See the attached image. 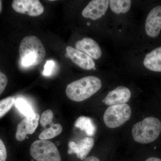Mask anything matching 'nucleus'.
<instances>
[{
	"instance_id": "obj_20",
	"label": "nucleus",
	"mask_w": 161,
	"mask_h": 161,
	"mask_svg": "<svg viewBox=\"0 0 161 161\" xmlns=\"http://www.w3.org/2000/svg\"><path fill=\"white\" fill-rule=\"evenodd\" d=\"M53 119V113L51 110H47L41 115L40 124L43 128H47V125H51Z\"/></svg>"
},
{
	"instance_id": "obj_22",
	"label": "nucleus",
	"mask_w": 161,
	"mask_h": 161,
	"mask_svg": "<svg viewBox=\"0 0 161 161\" xmlns=\"http://www.w3.org/2000/svg\"><path fill=\"white\" fill-rule=\"evenodd\" d=\"M8 84V78L5 74L0 71V95L4 92Z\"/></svg>"
},
{
	"instance_id": "obj_18",
	"label": "nucleus",
	"mask_w": 161,
	"mask_h": 161,
	"mask_svg": "<svg viewBox=\"0 0 161 161\" xmlns=\"http://www.w3.org/2000/svg\"><path fill=\"white\" fill-rule=\"evenodd\" d=\"M62 131V127L59 124H52L49 128H47L39 135L40 140H47L56 137Z\"/></svg>"
},
{
	"instance_id": "obj_13",
	"label": "nucleus",
	"mask_w": 161,
	"mask_h": 161,
	"mask_svg": "<svg viewBox=\"0 0 161 161\" xmlns=\"http://www.w3.org/2000/svg\"><path fill=\"white\" fill-rule=\"evenodd\" d=\"M40 116L38 113L34 119L28 118L24 119L18 125L16 132L15 137L19 142L25 140L28 134H32L35 132L38 126V121Z\"/></svg>"
},
{
	"instance_id": "obj_6",
	"label": "nucleus",
	"mask_w": 161,
	"mask_h": 161,
	"mask_svg": "<svg viewBox=\"0 0 161 161\" xmlns=\"http://www.w3.org/2000/svg\"><path fill=\"white\" fill-rule=\"evenodd\" d=\"M12 6L17 12L31 17L38 16L44 11V7L38 0H14Z\"/></svg>"
},
{
	"instance_id": "obj_1",
	"label": "nucleus",
	"mask_w": 161,
	"mask_h": 161,
	"mask_svg": "<svg viewBox=\"0 0 161 161\" xmlns=\"http://www.w3.org/2000/svg\"><path fill=\"white\" fill-rule=\"evenodd\" d=\"M19 52L21 64L24 67L39 65L46 56L43 43L39 38L34 36L23 38L20 43Z\"/></svg>"
},
{
	"instance_id": "obj_16",
	"label": "nucleus",
	"mask_w": 161,
	"mask_h": 161,
	"mask_svg": "<svg viewBox=\"0 0 161 161\" xmlns=\"http://www.w3.org/2000/svg\"><path fill=\"white\" fill-rule=\"evenodd\" d=\"M15 105L18 110L26 118L34 119L37 113H35L30 105L25 99L18 98L15 101Z\"/></svg>"
},
{
	"instance_id": "obj_23",
	"label": "nucleus",
	"mask_w": 161,
	"mask_h": 161,
	"mask_svg": "<svg viewBox=\"0 0 161 161\" xmlns=\"http://www.w3.org/2000/svg\"><path fill=\"white\" fill-rule=\"evenodd\" d=\"M7 158V151L3 141L0 139V161H6Z\"/></svg>"
},
{
	"instance_id": "obj_2",
	"label": "nucleus",
	"mask_w": 161,
	"mask_h": 161,
	"mask_svg": "<svg viewBox=\"0 0 161 161\" xmlns=\"http://www.w3.org/2000/svg\"><path fill=\"white\" fill-rule=\"evenodd\" d=\"M101 87V80L99 78L87 76L68 85L65 92L70 99L79 102L89 98Z\"/></svg>"
},
{
	"instance_id": "obj_19",
	"label": "nucleus",
	"mask_w": 161,
	"mask_h": 161,
	"mask_svg": "<svg viewBox=\"0 0 161 161\" xmlns=\"http://www.w3.org/2000/svg\"><path fill=\"white\" fill-rule=\"evenodd\" d=\"M14 97H7L0 101V118L9 112L15 103Z\"/></svg>"
},
{
	"instance_id": "obj_4",
	"label": "nucleus",
	"mask_w": 161,
	"mask_h": 161,
	"mask_svg": "<svg viewBox=\"0 0 161 161\" xmlns=\"http://www.w3.org/2000/svg\"><path fill=\"white\" fill-rule=\"evenodd\" d=\"M30 154L36 161H61L58 148L49 141H35L31 146Z\"/></svg>"
},
{
	"instance_id": "obj_7",
	"label": "nucleus",
	"mask_w": 161,
	"mask_h": 161,
	"mask_svg": "<svg viewBox=\"0 0 161 161\" xmlns=\"http://www.w3.org/2000/svg\"><path fill=\"white\" fill-rule=\"evenodd\" d=\"M145 29L149 36H158L161 30V6L154 7L149 13L146 20Z\"/></svg>"
},
{
	"instance_id": "obj_24",
	"label": "nucleus",
	"mask_w": 161,
	"mask_h": 161,
	"mask_svg": "<svg viewBox=\"0 0 161 161\" xmlns=\"http://www.w3.org/2000/svg\"><path fill=\"white\" fill-rule=\"evenodd\" d=\"M83 161H100L98 158L95 156H90L85 159Z\"/></svg>"
},
{
	"instance_id": "obj_12",
	"label": "nucleus",
	"mask_w": 161,
	"mask_h": 161,
	"mask_svg": "<svg viewBox=\"0 0 161 161\" xmlns=\"http://www.w3.org/2000/svg\"><path fill=\"white\" fill-rule=\"evenodd\" d=\"M76 49L84 53L91 58L98 59L101 57L102 51L98 43L92 38L85 37L75 43Z\"/></svg>"
},
{
	"instance_id": "obj_15",
	"label": "nucleus",
	"mask_w": 161,
	"mask_h": 161,
	"mask_svg": "<svg viewBox=\"0 0 161 161\" xmlns=\"http://www.w3.org/2000/svg\"><path fill=\"white\" fill-rule=\"evenodd\" d=\"M75 126L84 131L89 136H93L96 132V126L90 117L80 116L75 122Z\"/></svg>"
},
{
	"instance_id": "obj_10",
	"label": "nucleus",
	"mask_w": 161,
	"mask_h": 161,
	"mask_svg": "<svg viewBox=\"0 0 161 161\" xmlns=\"http://www.w3.org/2000/svg\"><path fill=\"white\" fill-rule=\"evenodd\" d=\"M131 96V92L129 89L125 86H119L110 92L103 102L110 106L126 104L130 100Z\"/></svg>"
},
{
	"instance_id": "obj_11",
	"label": "nucleus",
	"mask_w": 161,
	"mask_h": 161,
	"mask_svg": "<svg viewBox=\"0 0 161 161\" xmlns=\"http://www.w3.org/2000/svg\"><path fill=\"white\" fill-rule=\"evenodd\" d=\"M66 51L71 60L81 68L87 70L95 68L94 60L84 53L71 46L67 47Z\"/></svg>"
},
{
	"instance_id": "obj_21",
	"label": "nucleus",
	"mask_w": 161,
	"mask_h": 161,
	"mask_svg": "<svg viewBox=\"0 0 161 161\" xmlns=\"http://www.w3.org/2000/svg\"><path fill=\"white\" fill-rule=\"evenodd\" d=\"M54 66L55 62L53 60H47L44 64L43 75L45 76H50L53 73Z\"/></svg>"
},
{
	"instance_id": "obj_25",
	"label": "nucleus",
	"mask_w": 161,
	"mask_h": 161,
	"mask_svg": "<svg viewBox=\"0 0 161 161\" xmlns=\"http://www.w3.org/2000/svg\"><path fill=\"white\" fill-rule=\"evenodd\" d=\"M145 161H161L160 158H158L156 157H150L147 159Z\"/></svg>"
},
{
	"instance_id": "obj_9",
	"label": "nucleus",
	"mask_w": 161,
	"mask_h": 161,
	"mask_svg": "<svg viewBox=\"0 0 161 161\" xmlns=\"http://www.w3.org/2000/svg\"><path fill=\"white\" fill-rule=\"evenodd\" d=\"M94 145V140L92 137H85L76 143L71 141L69 143V150L68 153L69 154L75 153L78 158L81 160L86 158Z\"/></svg>"
},
{
	"instance_id": "obj_3",
	"label": "nucleus",
	"mask_w": 161,
	"mask_h": 161,
	"mask_svg": "<svg viewBox=\"0 0 161 161\" xmlns=\"http://www.w3.org/2000/svg\"><path fill=\"white\" fill-rule=\"evenodd\" d=\"M161 132V122L154 117H147L136 123L132 128V136L136 142L148 144L158 138Z\"/></svg>"
},
{
	"instance_id": "obj_14",
	"label": "nucleus",
	"mask_w": 161,
	"mask_h": 161,
	"mask_svg": "<svg viewBox=\"0 0 161 161\" xmlns=\"http://www.w3.org/2000/svg\"><path fill=\"white\" fill-rule=\"evenodd\" d=\"M143 64L147 69L153 71L161 72V47L147 54Z\"/></svg>"
},
{
	"instance_id": "obj_5",
	"label": "nucleus",
	"mask_w": 161,
	"mask_h": 161,
	"mask_svg": "<svg viewBox=\"0 0 161 161\" xmlns=\"http://www.w3.org/2000/svg\"><path fill=\"white\" fill-rule=\"evenodd\" d=\"M131 114V107L127 104L111 106L104 113V122L108 128H117L126 122Z\"/></svg>"
},
{
	"instance_id": "obj_17",
	"label": "nucleus",
	"mask_w": 161,
	"mask_h": 161,
	"mask_svg": "<svg viewBox=\"0 0 161 161\" xmlns=\"http://www.w3.org/2000/svg\"><path fill=\"white\" fill-rule=\"evenodd\" d=\"M110 8L113 12L119 14L125 13L130 9L131 1L129 0H112L109 1Z\"/></svg>"
},
{
	"instance_id": "obj_8",
	"label": "nucleus",
	"mask_w": 161,
	"mask_h": 161,
	"mask_svg": "<svg viewBox=\"0 0 161 161\" xmlns=\"http://www.w3.org/2000/svg\"><path fill=\"white\" fill-rule=\"evenodd\" d=\"M109 1L93 0L90 2L82 12L84 17L95 20L104 15L108 7Z\"/></svg>"
},
{
	"instance_id": "obj_26",
	"label": "nucleus",
	"mask_w": 161,
	"mask_h": 161,
	"mask_svg": "<svg viewBox=\"0 0 161 161\" xmlns=\"http://www.w3.org/2000/svg\"><path fill=\"white\" fill-rule=\"evenodd\" d=\"M0 2H1V1H0Z\"/></svg>"
}]
</instances>
